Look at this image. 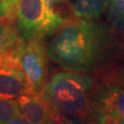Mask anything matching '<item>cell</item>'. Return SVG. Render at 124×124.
I'll return each mask as SVG.
<instances>
[{"mask_svg": "<svg viewBox=\"0 0 124 124\" xmlns=\"http://www.w3.org/2000/svg\"><path fill=\"white\" fill-rule=\"evenodd\" d=\"M95 85L93 75L65 70L46 81L39 94L49 106L53 122H98L91 97Z\"/></svg>", "mask_w": 124, "mask_h": 124, "instance_id": "2", "label": "cell"}, {"mask_svg": "<svg viewBox=\"0 0 124 124\" xmlns=\"http://www.w3.org/2000/svg\"><path fill=\"white\" fill-rule=\"evenodd\" d=\"M17 0H0V20L13 18Z\"/></svg>", "mask_w": 124, "mask_h": 124, "instance_id": "13", "label": "cell"}, {"mask_svg": "<svg viewBox=\"0 0 124 124\" xmlns=\"http://www.w3.org/2000/svg\"><path fill=\"white\" fill-rule=\"evenodd\" d=\"M67 0H46V2L51 6V7H53L54 5L59 4V3H62V2H65Z\"/></svg>", "mask_w": 124, "mask_h": 124, "instance_id": "15", "label": "cell"}, {"mask_svg": "<svg viewBox=\"0 0 124 124\" xmlns=\"http://www.w3.org/2000/svg\"><path fill=\"white\" fill-rule=\"evenodd\" d=\"M26 93L31 91L14 46L0 53V96L17 98Z\"/></svg>", "mask_w": 124, "mask_h": 124, "instance_id": "6", "label": "cell"}, {"mask_svg": "<svg viewBox=\"0 0 124 124\" xmlns=\"http://www.w3.org/2000/svg\"><path fill=\"white\" fill-rule=\"evenodd\" d=\"M109 0H75L72 11L78 19L94 21L107 12Z\"/></svg>", "mask_w": 124, "mask_h": 124, "instance_id": "8", "label": "cell"}, {"mask_svg": "<svg viewBox=\"0 0 124 124\" xmlns=\"http://www.w3.org/2000/svg\"><path fill=\"white\" fill-rule=\"evenodd\" d=\"M19 65L27 79L31 94H39L47 81L49 56L43 40H25L15 45Z\"/></svg>", "mask_w": 124, "mask_h": 124, "instance_id": "4", "label": "cell"}, {"mask_svg": "<svg viewBox=\"0 0 124 124\" xmlns=\"http://www.w3.org/2000/svg\"><path fill=\"white\" fill-rule=\"evenodd\" d=\"M97 120L100 123H124V89L101 84L92 92Z\"/></svg>", "mask_w": 124, "mask_h": 124, "instance_id": "5", "label": "cell"}, {"mask_svg": "<svg viewBox=\"0 0 124 124\" xmlns=\"http://www.w3.org/2000/svg\"><path fill=\"white\" fill-rule=\"evenodd\" d=\"M107 11L109 26L116 32L124 34V0H109Z\"/></svg>", "mask_w": 124, "mask_h": 124, "instance_id": "10", "label": "cell"}, {"mask_svg": "<svg viewBox=\"0 0 124 124\" xmlns=\"http://www.w3.org/2000/svg\"><path fill=\"white\" fill-rule=\"evenodd\" d=\"M20 39L14 19L0 23V53L14 47Z\"/></svg>", "mask_w": 124, "mask_h": 124, "instance_id": "9", "label": "cell"}, {"mask_svg": "<svg viewBox=\"0 0 124 124\" xmlns=\"http://www.w3.org/2000/svg\"><path fill=\"white\" fill-rule=\"evenodd\" d=\"M46 49L50 60L62 69L90 73L110 66L122 45L110 26L77 18L64 23Z\"/></svg>", "mask_w": 124, "mask_h": 124, "instance_id": "1", "label": "cell"}, {"mask_svg": "<svg viewBox=\"0 0 124 124\" xmlns=\"http://www.w3.org/2000/svg\"><path fill=\"white\" fill-rule=\"evenodd\" d=\"M8 123L9 124H26V123H29V122H28L26 119L23 117L22 114L19 112L18 114H16L11 120H9Z\"/></svg>", "mask_w": 124, "mask_h": 124, "instance_id": "14", "label": "cell"}, {"mask_svg": "<svg viewBox=\"0 0 124 124\" xmlns=\"http://www.w3.org/2000/svg\"><path fill=\"white\" fill-rule=\"evenodd\" d=\"M18 108L29 123H53V116L47 103L40 94L26 93L16 98Z\"/></svg>", "mask_w": 124, "mask_h": 124, "instance_id": "7", "label": "cell"}, {"mask_svg": "<svg viewBox=\"0 0 124 124\" xmlns=\"http://www.w3.org/2000/svg\"><path fill=\"white\" fill-rule=\"evenodd\" d=\"M16 98H5L0 96V123H8L16 114L19 113Z\"/></svg>", "mask_w": 124, "mask_h": 124, "instance_id": "12", "label": "cell"}, {"mask_svg": "<svg viewBox=\"0 0 124 124\" xmlns=\"http://www.w3.org/2000/svg\"><path fill=\"white\" fill-rule=\"evenodd\" d=\"M100 79L101 84L112 85L124 89V67H110L103 69Z\"/></svg>", "mask_w": 124, "mask_h": 124, "instance_id": "11", "label": "cell"}, {"mask_svg": "<svg viewBox=\"0 0 124 124\" xmlns=\"http://www.w3.org/2000/svg\"><path fill=\"white\" fill-rule=\"evenodd\" d=\"M13 19L20 38L25 40H44L66 22L46 0H17Z\"/></svg>", "mask_w": 124, "mask_h": 124, "instance_id": "3", "label": "cell"}]
</instances>
